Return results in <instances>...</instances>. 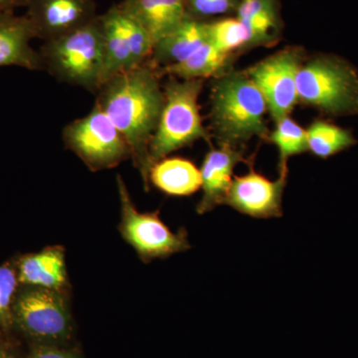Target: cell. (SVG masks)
I'll list each match as a JSON object with an SVG mask.
<instances>
[{"mask_svg": "<svg viewBox=\"0 0 358 358\" xmlns=\"http://www.w3.org/2000/svg\"><path fill=\"white\" fill-rule=\"evenodd\" d=\"M150 63L124 71L106 81L96 93V105L128 141L134 166L148 190L152 162L150 145L164 105V87Z\"/></svg>", "mask_w": 358, "mask_h": 358, "instance_id": "obj_1", "label": "cell"}, {"mask_svg": "<svg viewBox=\"0 0 358 358\" xmlns=\"http://www.w3.org/2000/svg\"><path fill=\"white\" fill-rule=\"evenodd\" d=\"M210 134L217 145L244 148L252 138L267 140V103L245 71L212 79Z\"/></svg>", "mask_w": 358, "mask_h": 358, "instance_id": "obj_2", "label": "cell"}, {"mask_svg": "<svg viewBox=\"0 0 358 358\" xmlns=\"http://www.w3.org/2000/svg\"><path fill=\"white\" fill-rule=\"evenodd\" d=\"M44 70L62 83L96 94L103 82L102 28L98 17L58 38L45 41Z\"/></svg>", "mask_w": 358, "mask_h": 358, "instance_id": "obj_3", "label": "cell"}, {"mask_svg": "<svg viewBox=\"0 0 358 358\" xmlns=\"http://www.w3.org/2000/svg\"><path fill=\"white\" fill-rule=\"evenodd\" d=\"M203 85V80L169 77L164 86V109L150 141L152 166L196 141L210 143V131L205 128L200 114L199 96Z\"/></svg>", "mask_w": 358, "mask_h": 358, "instance_id": "obj_4", "label": "cell"}, {"mask_svg": "<svg viewBox=\"0 0 358 358\" xmlns=\"http://www.w3.org/2000/svg\"><path fill=\"white\" fill-rule=\"evenodd\" d=\"M299 103L331 115H358V72L333 55L306 58L296 75Z\"/></svg>", "mask_w": 358, "mask_h": 358, "instance_id": "obj_5", "label": "cell"}, {"mask_svg": "<svg viewBox=\"0 0 358 358\" xmlns=\"http://www.w3.org/2000/svg\"><path fill=\"white\" fill-rule=\"evenodd\" d=\"M65 147L92 171L114 169L131 159L128 141L98 105L63 129Z\"/></svg>", "mask_w": 358, "mask_h": 358, "instance_id": "obj_6", "label": "cell"}, {"mask_svg": "<svg viewBox=\"0 0 358 358\" xmlns=\"http://www.w3.org/2000/svg\"><path fill=\"white\" fill-rule=\"evenodd\" d=\"M117 185L121 201L120 231L143 262L167 258L190 248L185 229L173 232L160 219L159 211H138L121 176H117Z\"/></svg>", "mask_w": 358, "mask_h": 358, "instance_id": "obj_7", "label": "cell"}, {"mask_svg": "<svg viewBox=\"0 0 358 358\" xmlns=\"http://www.w3.org/2000/svg\"><path fill=\"white\" fill-rule=\"evenodd\" d=\"M99 20L103 34V84L120 73L150 61L154 49L152 39L140 23L121 7H110Z\"/></svg>", "mask_w": 358, "mask_h": 358, "instance_id": "obj_8", "label": "cell"}, {"mask_svg": "<svg viewBox=\"0 0 358 358\" xmlns=\"http://www.w3.org/2000/svg\"><path fill=\"white\" fill-rule=\"evenodd\" d=\"M307 58L301 46H288L245 70L267 103L275 122L291 114L299 103L296 75Z\"/></svg>", "mask_w": 358, "mask_h": 358, "instance_id": "obj_9", "label": "cell"}, {"mask_svg": "<svg viewBox=\"0 0 358 358\" xmlns=\"http://www.w3.org/2000/svg\"><path fill=\"white\" fill-rule=\"evenodd\" d=\"M14 315L22 331L46 345H55L70 336V315L56 289H25L15 301Z\"/></svg>", "mask_w": 358, "mask_h": 358, "instance_id": "obj_10", "label": "cell"}, {"mask_svg": "<svg viewBox=\"0 0 358 358\" xmlns=\"http://www.w3.org/2000/svg\"><path fill=\"white\" fill-rule=\"evenodd\" d=\"M279 173L275 180H270L252 167L244 176H234L225 205L250 217H281L282 195L288 183V167Z\"/></svg>", "mask_w": 358, "mask_h": 358, "instance_id": "obj_11", "label": "cell"}, {"mask_svg": "<svg viewBox=\"0 0 358 358\" xmlns=\"http://www.w3.org/2000/svg\"><path fill=\"white\" fill-rule=\"evenodd\" d=\"M25 7L35 38L44 42L74 31L98 17L94 0H28Z\"/></svg>", "mask_w": 358, "mask_h": 358, "instance_id": "obj_12", "label": "cell"}, {"mask_svg": "<svg viewBox=\"0 0 358 358\" xmlns=\"http://www.w3.org/2000/svg\"><path fill=\"white\" fill-rule=\"evenodd\" d=\"M241 162H248L244 155V148L228 145L211 148L200 167L203 194L197 204V213L202 215L220 205H225L234 178L235 167Z\"/></svg>", "mask_w": 358, "mask_h": 358, "instance_id": "obj_13", "label": "cell"}, {"mask_svg": "<svg viewBox=\"0 0 358 358\" xmlns=\"http://www.w3.org/2000/svg\"><path fill=\"white\" fill-rule=\"evenodd\" d=\"M34 31L25 15L13 11L0 13V68L44 70L40 52L31 46Z\"/></svg>", "mask_w": 358, "mask_h": 358, "instance_id": "obj_14", "label": "cell"}, {"mask_svg": "<svg viewBox=\"0 0 358 358\" xmlns=\"http://www.w3.org/2000/svg\"><path fill=\"white\" fill-rule=\"evenodd\" d=\"M119 6L140 23L154 45L187 16L185 0H124Z\"/></svg>", "mask_w": 358, "mask_h": 358, "instance_id": "obj_15", "label": "cell"}, {"mask_svg": "<svg viewBox=\"0 0 358 358\" xmlns=\"http://www.w3.org/2000/svg\"><path fill=\"white\" fill-rule=\"evenodd\" d=\"M208 41L207 21L186 16L185 20L154 45L150 63L159 70L182 62Z\"/></svg>", "mask_w": 358, "mask_h": 358, "instance_id": "obj_16", "label": "cell"}, {"mask_svg": "<svg viewBox=\"0 0 358 358\" xmlns=\"http://www.w3.org/2000/svg\"><path fill=\"white\" fill-rule=\"evenodd\" d=\"M235 16L249 32V49L274 46L282 38L284 22L279 0L241 1Z\"/></svg>", "mask_w": 358, "mask_h": 358, "instance_id": "obj_17", "label": "cell"}, {"mask_svg": "<svg viewBox=\"0 0 358 358\" xmlns=\"http://www.w3.org/2000/svg\"><path fill=\"white\" fill-rule=\"evenodd\" d=\"M237 54L219 50L210 42L201 47L178 64L157 70L160 77L169 76L180 80L216 79L234 69Z\"/></svg>", "mask_w": 358, "mask_h": 358, "instance_id": "obj_18", "label": "cell"}, {"mask_svg": "<svg viewBox=\"0 0 358 358\" xmlns=\"http://www.w3.org/2000/svg\"><path fill=\"white\" fill-rule=\"evenodd\" d=\"M150 183L171 196H188L201 189L200 169L182 157H164L150 169Z\"/></svg>", "mask_w": 358, "mask_h": 358, "instance_id": "obj_19", "label": "cell"}, {"mask_svg": "<svg viewBox=\"0 0 358 358\" xmlns=\"http://www.w3.org/2000/svg\"><path fill=\"white\" fill-rule=\"evenodd\" d=\"M18 279L29 286L58 291L66 282L64 251L60 247H51L24 257Z\"/></svg>", "mask_w": 358, "mask_h": 358, "instance_id": "obj_20", "label": "cell"}, {"mask_svg": "<svg viewBox=\"0 0 358 358\" xmlns=\"http://www.w3.org/2000/svg\"><path fill=\"white\" fill-rule=\"evenodd\" d=\"M307 136L308 152L322 159L343 152L357 143L348 129L320 120L310 124Z\"/></svg>", "mask_w": 358, "mask_h": 358, "instance_id": "obj_21", "label": "cell"}, {"mask_svg": "<svg viewBox=\"0 0 358 358\" xmlns=\"http://www.w3.org/2000/svg\"><path fill=\"white\" fill-rule=\"evenodd\" d=\"M275 124V129L270 131L266 141L275 145L279 150V171H281L288 167L289 157L308 152L307 129L289 115Z\"/></svg>", "mask_w": 358, "mask_h": 358, "instance_id": "obj_22", "label": "cell"}, {"mask_svg": "<svg viewBox=\"0 0 358 358\" xmlns=\"http://www.w3.org/2000/svg\"><path fill=\"white\" fill-rule=\"evenodd\" d=\"M208 41L226 53L239 54L249 50L250 36L246 26L235 17L207 21Z\"/></svg>", "mask_w": 358, "mask_h": 358, "instance_id": "obj_23", "label": "cell"}, {"mask_svg": "<svg viewBox=\"0 0 358 358\" xmlns=\"http://www.w3.org/2000/svg\"><path fill=\"white\" fill-rule=\"evenodd\" d=\"M241 0H185L186 13L195 20L206 21L213 16L236 14Z\"/></svg>", "mask_w": 358, "mask_h": 358, "instance_id": "obj_24", "label": "cell"}, {"mask_svg": "<svg viewBox=\"0 0 358 358\" xmlns=\"http://www.w3.org/2000/svg\"><path fill=\"white\" fill-rule=\"evenodd\" d=\"M17 287V277L13 268L0 267V319L7 320L10 313L11 301Z\"/></svg>", "mask_w": 358, "mask_h": 358, "instance_id": "obj_25", "label": "cell"}, {"mask_svg": "<svg viewBox=\"0 0 358 358\" xmlns=\"http://www.w3.org/2000/svg\"><path fill=\"white\" fill-rule=\"evenodd\" d=\"M28 358H81L74 350H65L55 345H41L37 346L30 353Z\"/></svg>", "mask_w": 358, "mask_h": 358, "instance_id": "obj_26", "label": "cell"}, {"mask_svg": "<svg viewBox=\"0 0 358 358\" xmlns=\"http://www.w3.org/2000/svg\"><path fill=\"white\" fill-rule=\"evenodd\" d=\"M28 0H0V13L13 11L16 7L26 6Z\"/></svg>", "mask_w": 358, "mask_h": 358, "instance_id": "obj_27", "label": "cell"}, {"mask_svg": "<svg viewBox=\"0 0 358 358\" xmlns=\"http://www.w3.org/2000/svg\"><path fill=\"white\" fill-rule=\"evenodd\" d=\"M0 358H3V355H2L1 352H0Z\"/></svg>", "mask_w": 358, "mask_h": 358, "instance_id": "obj_28", "label": "cell"}, {"mask_svg": "<svg viewBox=\"0 0 358 358\" xmlns=\"http://www.w3.org/2000/svg\"><path fill=\"white\" fill-rule=\"evenodd\" d=\"M241 1H246V0H241Z\"/></svg>", "mask_w": 358, "mask_h": 358, "instance_id": "obj_29", "label": "cell"}]
</instances>
